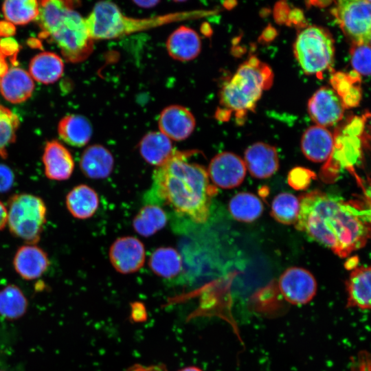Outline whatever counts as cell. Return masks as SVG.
Returning a JSON list of instances; mask_svg holds the SVG:
<instances>
[{
  "label": "cell",
  "instance_id": "cell-1",
  "mask_svg": "<svg viewBox=\"0 0 371 371\" xmlns=\"http://www.w3.org/2000/svg\"><path fill=\"white\" fill-rule=\"evenodd\" d=\"M298 198L295 229L338 256H348L371 238V207L319 190Z\"/></svg>",
  "mask_w": 371,
  "mask_h": 371
},
{
  "label": "cell",
  "instance_id": "cell-2",
  "mask_svg": "<svg viewBox=\"0 0 371 371\" xmlns=\"http://www.w3.org/2000/svg\"><path fill=\"white\" fill-rule=\"evenodd\" d=\"M196 151L175 150L170 157L156 168L153 174L156 194L175 212L196 223L210 216L212 197L217 192L202 165L190 161Z\"/></svg>",
  "mask_w": 371,
  "mask_h": 371
},
{
  "label": "cell",
  "instance_id": "cell-3",
  "mask_svg": "<svg viewBox=\"0 0 371 371\" xmlns=\"http://www.w3.org/2000/svg\"><path fill=\"white\" fill-rule=\"evenodd\" d=\"M39 4L38 19L41 32L38 36L55 43L68 62L86 60L93 50V40L85 18L74 9L77 2L44 0Z\"/></svg>",
  "mask_w": 371,
  "mask_h": 371
},
{
  "label": "cell",
  "instance_id": "cell-4",
  "mask_svg": "<svg viewBox=\"0 0 371 371\" xmlns=\"http://www.w3.org/2000/svg\"><path fill=\"white\" fill-rule=\"evenodd\" d=\"M273 74L267 64L251 56L225 83L220 94L221 109L216 113L219 119L227 120L234 114L240 123L246 115L254 110L263 91L273 83Z\"/></svg>",
  "mask_w": 371,
  "mask_h": 371
},
{
  "label": "cell",
  "instance_id": "cell-5",
  "mask_svg": "<svg viewBox=\"0 0 371 371\" xmlns=\"http://www.w3.org/2000/svg\"><path fill=\"white\" fill-rule=\"evenodd\" d=\"M196 16L194 12H188L149 18H133L124 15L115 3L106 1L97 3L85 19L94 41L117 38Z\"/></svg>",
  "mask_w": 371,
  "mask_h": 371
},
{
  "label": "cell",
  "instance_id": "cell-6",
  "mask_svg": "<svg viewBox=\"0 0 371 371\" xmlns=\"http://www.w3.org/2000/svg\"><path fill=\"white\" fill-rule=\"evenodd\" d=\"M8 225L10 233L27 244L36 245L47 221V207L36 195L20 193L8 202Z\"/></svg>",
  "mask_w": 371,
  "mask_h": 371
},
{
  "label": "cell",
  "instance_id": "cell-7",
  "mask_svg": "<svg viewBox=\"0 0 371 371\" xmlns=\"http://www.w3.org/2000/svg\"><path fill=\"white\" fill-rule=\"evenodd\" d=\"M294 54L302 70L309 75H319L330 69L335 56L334 41L324 28L311 25L297 36Z\"/></svg>",
  "mask_w": 371,
  "mask_h": 371
},
{
  "label": "cell",
  "instance_id": "cell-8",
  "mask_svg": "<svg viewBox=\"0 0 371 371\" xmlns=\"http://www.w3.org/2000/svg\"><path fill=\"white\" fill-rule=\"evenodd\" d=\"M331 11L352 44L369 43L371 36V1H339Z\"/></svg>",
  "mask_w": 371,
  "mask_h": 371
},
{
  "label": "cell",
  "instance_id": "cell-9",
  "mask_svg": "<svg viewBox=\"0 0 371 371\" xmlns=\"http://www.w3.org/2000/svg\"><path fill=\"white\" fill-rule=\"evenodd\" d=\"M278 286L284 298L294 305H304L315 296L317 284L314 276L307 269L291 267L280 276Z\"/></svg>",
  "mask_w": 371,
  "mask_h": 371
},
{
  "label": "cell",
  "instance_id": "cell-10",
  "mask_svg": "<svg viewBox=\"0 0 371 371\" xmlns=\"http://www.w3.org/2000/svg\"><path fill=\"white\" fill-rule=\"evenodd\" d=\"M109 256L111 264L117 272L129 274L143 267L146 251L139 239L133 236H123L113 243Z\"/></svg>",
  "mask_w": 371,
  "mask_h": 371
},
{
  "label": "cell",
  "instance_id": "cell-11",
  "mask_svg": "<svg viewBox=\"0 0 371 371\" xmlns=\"http://www.w3.org/2000/svg\"><path fill=\"white\" fill-rule=\"evenodd\" d=\"M246 169L244 161L239 156L233 153L223 152L212 159L207 172L215 186L231 189L243 183Z\"/></svg>",
  "mask_w": 371,
  "mask_h": 371
},
{
  "label": "cell",
  "instance_id": "cell-12",
  "mask_svg": "<svg viewBox=\"0 0 371 371\" xmlns=\"http://www.w3.org/2000/svg\"><path fill=\"white\" fill-rule=\"evenodd\" d=\"M345 106L335 91L323 87L316 91L308 102V111L317 125L323 127L335 125L344 113Z\"/></svg>",
  "mask_w": 371,
  "mask_h": 371
},
{
  "label": "cell",
  "instance_id": "cell-13",
  "mask_svg": "<svg viewBox=\"0 0 371 371\" xmlns=\"http://www.w3.org/2000/svg\"><path fill=\"white\" fill-rule=\"evenodd\" d=\"M160 132L170 139L181 141L188 138L195 128V118L186 107L170 105L160 113L158 120Z\"/></svg>",
  "mask_w": 371,
  "mask_h": 371
},
{
  "label": "cell",
  "instance_id": "cell-14",
  "mask_svg": "<svg viewBox=\"0 0 371 371\" xmlns=\"http://www.w3.org/2000/svg\"><path fill=\"white\" fill-rule=\"evenodd\" d=\"M244 162L250 175L258 179L271 177L279 168L276 148L263 142L255 143L246 149Z\"/></svg>",
  "mask_w": 371,
  "mask_h": 371
},
{
  "label": "cell",
  "instance_id": "cell-15",
  "mask_svg": "<svg viewBox=\"0 0 371 371\" xmlns=\"http://www.w3.org/2000/svg\"><path fill=\"white\" fill-rule=\"evenodd\" d=\"M45 176L54 181L68 179L74 170V161L69 150L57 140L48 142L42 157Z\"/></svg>",
  "mask_w": 371,
  "mask_h": 371
},
{
  "label": "cell",
  "instance_id": "cell-16",
  "mask_svg": "<svg viewBox=\"0 0 371 371\" xmlns=\"http://www.w3.org/2000/svg\"><path fill=\"white\" fill-rule=\"evenodd\" d=\"M50 265L47 254L36 245L21 246L13 258L16 272L24 280H32L40 278Z\"/></svg>",
  "mask_w": 371,
  "mask_h": 371
},
{
  "label": "cell",
  "instance_id": "cell-17",
  "mask_svg": "<svg viewBox=\"0 0 371 371\" xmlns=\"http://www.w3.org/2000/svg\"><path fill=\"white\" fill-rule=\"evenodd\" d=\"M335 146V137L326 127L315 125L308 128L301 140L304 155L313 162H323L330 157Z\"/></svg>",
  "mask_w": 371,
  "mask_h": 371
},
{
  "label": "cell",
  "instance_id": "cell-18",
  "mask_svg": "<svg viewBox=\"0 0 371 371\" xmlns=\"http://www.w3.org/2000/svg\"><path fill=\"white\" fill-rule=\"evenodd\" d=\"M114 167V158L104 146L93 144L82 153L80 168L85 176L90 179H101L108 177Z\"/></svg>",
  "mask_w": 371,
  "mask_h": 371
},
{
  "label": "cell",
  "instance_id": "cell-19",
  "mask_svg": "<svg viewBox=\"0 0 371 371\" xmlns=\"http://www.w3.org/2000/svg\"><path fill=\"white\" fill-rule=\"evenodd\" d=\"M346 307L371 309V266L355 268L346 282Z\"/></svg>",
  "mask_w": 371,
  "mask_h": 371
},
{
  "label": "cell",
  "instance_id": "cell-20",
  "mask_svg": "<svg viewBox=\"0 0 371 371\" xmlns=\"http://www.w3.org/2000/svg\"><path fill=\"white\" fill-rule=\"evenodd\" d=\"M166 49L173 59L188 61L199 54L201 42L194 30L182 25L169 36L166 41Z\"/></svg>",
  "mask_w": 371,
  "mask_h": 371
},
{
  "label": "cell",
  "instance_id": "cell-21",
  "mask_svg": "<svg viewBox=\"0 0 371 371\" xmlns=\"http://www.w3.org/2000/svg\"><path fill=\"white\" fill-rule=\"evenodd\" d=\"M34 83L26 71L12 67L0 81V91L8 101L18 104L27 100L32 94Z\"/></svg>",
  "mask_w": 371,
  "mask_h": 371
},
{
  "label": "cell",
  "instance_id": "cell-22",
  "mask_svg": "<svg viewBox=\"0 0 371 371\" xmlns=\"http://www.w3.org/2000/svg\"><path fill=\"white\" fill-rule=\"evenodd\" d=\"M139 150L148 164L157 168L170 157L175 149L171 139L164 134L160 131H152L140 140Z\"/></svg>",
  "mask_w": 371,
  "mask_h": 371
},
{
  "label": "cell",
  "instance_id": "cell-23",
  "mask_svg": "<svg viewBox=\"0 0 371 371\" xmlns=\"http://www.w3.org/2000/svg\"><path fill=\"white\" fill-rule=\"evenodd\" d=\"M66 207L76 218L87 219L91 217L99 206V197L90 186L80 184L73 188L67 194Z\"/></svg>",
  "mask_w": 371,
  "mask_h": 371
},
{
  "label": "cell",
  "instance_id": "cell-24",
  "mask_svg": "<svg viewBox=\"0 0 371 371\" xmlns=\"http://www.w3.org/2000/svg\"><path fill=\"white\" fill-rule=\"evenodd\" d=\"M63 71L64 63L62 58L50 52L36 55L31 60L29 66L31 77L43 84L55 82L62 76Z\"/></svg>",
  "mask_w": 371,
  "mask_h": 371
},
{
  "label": "cell",
  "instance_id": "cell-25",
  "mask_svg": "<svg viewBox=\"0 0 371 371\" xmlns=\"http://www.w3.org/2000/svg\"><path fill=\"white\" fill-rule=\"evenodd\" d=\"M58 133L60 137L67 144L75 147H82L90 140L92 127L89 121L84 116L69 115L59 122Z\"/></svg>",
  "mask_w": 371,
  "mask_h": 371
},
{
  "label": "cell",
  "instance_id": "cell-26",
  "mask_svg": "<svg viewBox=\"0 0 371 371\" xmlns=\"http://www.w3.org/2000/svg\"><path fill=\"white\" fill-rule=\"evenodd\" d=\"M148 266L155 275L163 278L172 279L181 272L182 258L179 251L175 248L161 247L152 253Z\"/></svg>",
  "mask_w": 371,
  "mask_h": 371
},
{
  "label": "cell",
  "instance_id": "cell-27",
  "mask_svg": "<svg viewBox=\"0 0 371 371\" xmlns=\"http://www.w3.org/2000/svg\"><path fill=\"white\" fill-rule=\"evenodd\" d=\"M168 221L166 212L159 205L142 207L133 220V227L139 235L148 237L164 228Z\"/></svg>",
  "mask_w": 371,
  "mask_h": 371
},
{
  "label": "cell",
  "instance_id": "cell-28",
  "mask_svg": "<svg viewBox=\"0 0 371 371\" xmlns=\"http://www.w3.org/2000/svg\"><path fill=\"white\" fill-rule=\"evenodd\" d=\"M228 207L234 219L245 223L257 220L264 210L260 199L255 194L247 192L235 194L230 199Z\"/></svg>",
  "mask_w": 371,
  "mask_h": 371
},
{
  "label": "cell",
  "instance_id": "cell-29",
  "mask_svg": "<svg viewBox=\"0 0 371 371\" xmlns=\"http://www.w3.org/2000/svg\"><path fill=\"white\" fill-rule=\"evenodd\" d=\"M27 300L21 289L8 284L0 290V315L8 319H17L26 313Z\"/></svg>",
  "mask_w": 371,
  "mask_h": 371
},
{
  "label": "cell",
  "instance_id": "cell-30",
  "mask_svg": "<svg viewBox=\"0 0 371 371\" xmlns=\"http://www.w3.org/2000/svg\"><path fill=\"white\" fill-rule=\"evenodd\" d=\"M2 10L8 22L25 25L38 18L40 4L36 0H10L3 2Z\"/></svg>",
  "mask_w": 371,
  "mask_h": 371
},
{
  "label": "cell",
  "instance_id": "cell-31",
  "mask_svg": "<svg viewBox=\"0 0 371 371\" xmlns=\"http://www.w3.org/2000/svg\"><path fill=\"white\" fill-rule=\"evenodd\" d=\"M357 74L354 76L352 73L346 74L337 72L331 77L333 89L340 98L345 108L357 106L361 100L360 86L356 85L357 82H360Z\"/></svg>",
  "mask_w": 371,
  "mask_h": 371
},
{
  "label": "cell",
  "instance_id": "cell-32",
  "mask_svg": "<svg viewBox=\"0 0 371 371\" xmlns=\"http://www.w3.org/2000/svg\"><path fill=\"white\" fill-rule=\"evenodd\" d=\"M300 210L299 198L289 192L277 194L271 203V216L284 225L295 224Z\"/></svg>",
  "mask_w": 371,
  "mask_h": 371
},
{
  "label": "cell",
  "instance_id": "cell-33",
  "mask_svg": "<svg viewBox=\"0 0 371 371\" xmlns=\"http://www.w3.org/2000/svg\"><path fill=\"white\" fill-rule=\"evenodd\" d=\"M19 124L16 115L0 104V157L6 158L8 147L15 141Z\"/></svg>",
  "mask_w": 371,
  "mask_h": 371
},
{
  "label": "cell",
  "instance_id": "cell-34",
  "mask_svg": "<svg viewBox=\"0 0 371 371\" xmlns=\"http://www.w3.org/2000/svg\"><path fill=\"white\" fill-rule=\"evenodd\" d=\"M350 61L355 71L359 75H371V46L369 43L352 44Z\"/></svg>",
  "mask_w": 371,
  "mask_h": 371
},
{
  "label": "cell",
  "instance_id": "cell-35",
  "mask_svg": "<svg viewBox=\"0 0 371 371\" xmlns=\"http://www.w3.org/2000/svg\"><path fill=\"white\" fill-rule=\"evenodd\" d=\"M315 177V174L311 170L295 167L291 170L288 175V183L295 190H305Z\"/></svg>",
  "mask_w": 371,
  "mask_h": 371
},
{
  "label": "cell",
  "instance_id": "cell-36",
  "mask_svg": "<svg viewBox=\"0 0 371 371\" xmlns=\"http://www.w3.org/2000/svg\"><path fill=\"white\" fill-rule=\"evenodd\" d=\"M14 183V174L5 164L0 163V193L8 192Z\"/></svg>",
  "mask_w": 371,
  "mask_h": 371
},
{
  "label": "cell",
  "instance_id": "cell-37",
  "mask_svg": "<svg viewBox=\"0 0 371 371\" xmlns=\"http://www.w3.org/2000/svg\"><path fill=\"white\" fill-rule=\"evenodd\" d=\"M16 41L12 38L5 37L0 39V52L5 56H15L19 50Z\"/></svg>",
  "mask_w": 371,
  "mask_h": 371
},
{
  "label": "cell",
  "instance_id": "cell-38",
  "mask_svg": "<svg viewBox=\"0 0 371 371\" xmlns=\"http://www.w3.org/2000/svg\"><path fill=\"white\" fill-rule=\"evenodd\" d=\"M125 371H168V369L164 363L149 366L135 363L128 368Z\"/></svg>",
  "mask_w": 371,
  "mask_h": 371
},
{
  "label": "cell",
  "instance_id": "cell-39",
  "mask_svg": "<svg viewBox=\"0 0 371 371\" xmlns=\"http://www.w3.org/2000/svg\"><path fill=\"white\" fill-rule=\"evenodd\" d=\"M15 31V27L12 23L8 21H0V37H8L13 35Z\"/></svg>",
  "mask_w": 371,
  "mask_h": 371
},
{
  "label": "cell",
  "instance_id": "cell-40",
  "mask_svg": "<svg viewBox=\"0 0 371 371\" xmlns=\"http://www.w3.org/2000/svg\"><path fill=\"white\" fill-rule=\"evenodd\" d=\"M8 223V209L0 201V231L3 229Z\"/></svg>",
  "mask_w": 371,
  "mask_h": 371
},
{
  "label": "cell",
  "instance_id": "cell-41",
  "mask_svg": "<svg viewBox=\"0 0 371 371\" xmlns=\"http://www.w3.org/2000/svg\"><path fill=\"white\" fill-rule=\"evenodd\" d=\"M137 5L142 7V8H149L155 6L157 3H159V1H133Z\"/></svg>",
  "mask_w": 371,
  "mask_h": 371
},
{
  "label": "cell",
  "instance_id": "cell-42",
  "mask_svg": "<svg viewBox=\"0 0 371 371\" xmlns=\"http://www.w3.org/2000/svg\"><path fill=\"white\" fill-rule=\"evenodd\" d=\"M4 57L5 56L0 52V81L8 71V65Z\"/></svg>",
  "mask_w": 371,
  "mask_h": 371
},
{
  "label": "cell",
  "instance_id": "cell-43",
  "mask_svg": "<svg viewBox=\"0 0 371 371\" xmlns=\"http://www.w3.org/2000/svg\"><path fill=\"white\" fill-rule=\"evenodd\" d=\"M178 371H203L201 368L194 366H190L185 368H183Z\"/></svg>",
  "mask_w": 371,
  "mask_h": 371
},
{
  "label": "cell",
  "instance_id": "cell-44",
  "mask_svg": "<svg viewBox=\"0 0 371 371\" xmlns=\"http://www.w3.org/2000/svg\"><path fill=\"white\" fill-rule=\"evenodd\" d=\"M369 44H370V46H371V36H370V41H369Z\"/></svg>",
  "mask_w": 371,
  "mask_h": 371
},
{
  "label": "cell",
  "instance_id": "cell-45",
  "mask_svg": "<svg viewBox=\"0 0 371 371\" xmlns=\"http://www.w3.org/2000/svg\"><path fill=\"white\" fill-rule=\"evenodd\" d=\"M0 371H4V370H0Z\"/></svg>",
  "mask_w": 371,
  "mask_h": 371
},
{
  "label": "cell",
  "instance_id": "cell-46",
  "mask_svg": "<svg viewBox=\"0 0 371 371\" xmlns=\"http://www.w3.org/2000/svg\"><path fill=\"white\" fill-rule=\"evenodd\" d=\"M370 124H371V123H370Z\"/></svg>",
  "mask_w": 371,
  "mask_h": 371
}]
</instances>
